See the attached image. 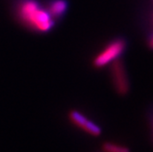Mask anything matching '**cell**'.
<instances>
[{
	"label": "cell",
	"mask_w": 153,
	"mask_h": 152,
	"mask_svg": "<svg viewBox=\"0 0 153 152\" xmlns=\"http://www.w3.org/2000/svg\"><path fill=\"white\" fill-rule=\"evenodd\" d=\"M102 148L104 152H130V149L125 146L114 144L111 142H105L103 144Z\"/></svg>",
	"instance_id": "cell-6"
},
{
	"label": "cell",
	"mask_w": 153,
	"mask_h": 152,
	"mask_svg": "<svg viewBox=\"0 0 153 152\" xmlns=\"http://www.w3.org/2000/svg\"><path fill=\"white\" fill-rule=\"evenodd\" d=\"M68 9V2L66 0H52L48 7V11L53 19L62 17Z\"/></svg>",
	"instance_id": "cell-5"
},
{
	"label": "cell",
	"mask_w": 153,
	"mask_h": 152,
	"mask_svg": "<svg viewBox=\"0 0 153 152\" xmlns=\"http://www.w3.org/2000/svg\"><path fill=\"white\" fill-rule=\"evenodd\" d=\"M111 76L117 93L126 95L129 91V82L125 66L119 59L111 63Z\"/></svg>",
	"instance_id": "cell-3"
},
{
	"label": "cell",
	"mask_w": 153,
	"mask_h": 152,
	"mask_svg": "<svg viewBox=\"0 0 153 152\" xmlns=\"http://www.w3.org/2000/svg\"><path fill=\"white\" fill-rule=\"evenodd\" d=\"M69 119L77 128H81L82 131L86 132L87 134L94 136H98L102 133L101 128L93 122L92 120L88 119L85 116H83L82 113H80L77 110H72L69 112Z\"/></svg>",
	"instance_id": "cell-4"
},
{
	"label": "cell",
	"mask_w": 153,
	"mask_h": 152,
	"mask_svg": "<svg viewBox=\"0 0 153 152\" xmlns=\"http://www.w3.org/2000/svg\"><path fill=\"white\" fill-rule=\"evenodd\" d=\"M148 45H149V47L151 50H153V33H152V34L149 36V38Z\"/></svg>",
	"instance_id": "cell-7"
},
{
	"label": "cell",
	"mask_w": 153,
	"mask_h": 152,
	"mask_svg": "<svg viewBox=\"0 0 153 152\" xmlns=\"http://www.w3.org/2000/svg\"><path fill=\"white\" fill-rule=\"evenodd\" d=\"M127 48V42L124 39L117 38L110 42L93 59L94 68H103L118 60Z\"/></svg>",
	"instance_id": "cell-2"
},
{
	"label": "cell",
	"mask_w": 153,
	"mask_h": 152,
	"mask_svg": "<svg viewBox=\"0 0 153 152\" xmlns=\"http://www.w3.org/2000/svg\"><path fill=\"white\" fill-rule=\"evenodd\" d=\"M22 19L41 32L50 31L54 26V19L48 10L40 7L35 0H26L19 8Z\"/></svg>",
	"instance_id": "cell-1"
}]
</instances>
